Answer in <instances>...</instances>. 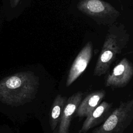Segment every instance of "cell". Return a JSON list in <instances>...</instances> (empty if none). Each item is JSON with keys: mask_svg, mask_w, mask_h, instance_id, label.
<instances>
[{"mask_svg": "<svg viewBox=\"0 0 133 133\" xmlns=\"http://www.w3.org/2000/svg\"><path fill=\"white\" fill-rule=\"evenodd\" d=\"M129 38L130 35L124 24L116 22L109 27L94 70V76H100L110 72L111 65L117 55L126 48Z\"/></svg>", "mask_w": 133, "mask_h": 133, "instance_id": "cell-1", "label": "cell"}, {"mask_svg": "<svg viewBox=\"0 0 133 133\" xmlns=\"http://www.w3.org/2000/svg\"><path fill=\"white\" fill-rule=\"evenodd\" d=\"M77 8L98 25L109 27L116 23L120 16L118 10L103 0H79Z\"/></svg>", "mask_w": 133, "mask_h": 133, "instance_id": "cell-2", "label": "cell"}, {"mask_svg": "<svg viewBox=\"0 0 133 133\" xmlns=\"http://www.w3.org/2000/svg\"><path fill=\"white\" fill-rule=\"evenodd\" d=\"M133 120V99L121 102L107 119L90 133H123Z\"/></svg>", "mask_w": 133, "mask_h": 133, "instance_id": "cell-3", "label": "cell"}, {"mask_svg": "<svg viewBox=\"0 0 133 133\" xmlns=\"http://www.w3.org/2000/svg\"><path fill=\"white\" fill-rule=\"evenodd\" d=\"M38 85V78L31 71L21 72L0 81V93L23 95L31 93Z\"/></svg>", "mask_w": 133, "mask_h": 133, "instance_id": "cell-4", "label": "cell"}, {"mask_svg": "<svg viewBox=\"0 0 133 133\" xmlns=\"http://www.w3.org/2000/svg\"><path fill=\"white\" fill-rule=\"evenodd\" d=\"M105 76V86L112 88H123L131 81L133 76V63L123 58Z\"/></svg>", "mask_w": 133, "mask_h": 133, "instance_id": "cell-5", "label": "cell"}, {"mask_svg": "<svg viewBox=\"0 0 133 133\" xmlns=\"http://www.w3.org/2000/svg\"><path fill=\"white\" fill-rule=\"evenodd\" d=\"M93 54V44L87 42L75 58L68 75L66 86L71 85L85 71Z\"/></svg>", "mask_w": 133, "mask_h": 133, "instance_id": "cell-6", "label": "cell"}, {"mask_svg": "<svg viewBox=\"0 0 133 133\" xmlns=\"http://www.w3.org/2000/svg\"><path fill=\"white\" fill-rule=\"evenodd\" d=\"M112 104L101 102L87 117L78 133H85L92 128L103 123L111 113Z\"/></svg>", "mask_w": 133, "mask_h": 133, "instance_id": "cell-7", "label": "cell"}, {"mask_svg": "<svg viewBox=\"0 0 133 133\" xmlns=\"http://www.w3.org/2000/svg\"><path fill=\"white\" fill-rule=\"evenodd\" d=\"M82 97L83 93L79 91L71 95L66 100L60 118L59 133H69L73 115L76 113Z\"/></svg>", "mask_w": 133, "mask_h": 133, "instance_id": "cell-8", "label": "cell"}, {"mask_svg": "<svg viewBox=\"0 0 133 133\" xmlns=\"http://www.w3.org/2000/svg\"><path fill=\"white\" fill-rule=\"evenodd\" d=\"M105 95L103 89L97 90L89 94L79 103L75 116L79 118L87 117L102 101Z\"/></svg>", "mask_w": 133, "mask_h": 133, "instance_id": "cell-9", "label": "cell"}, {"mask_svg": "<svg viewBox=\"0 0 133 133\" xmlns=\"http://www.w3.org/2000/svg\"><path fill=\"white\" fill-rule=\"evenodd\" d=\"M66 100L65 97H63L61 95H58L56 97L51 112L52 127L54 129L56 127L58 123L60 120Z\"/></svg>", "mask_w": 133, "mask_h": 133, "instance_id": "cell-10", "label": "cell"}, {"mask_svg": "<svg viewBox=\"0 0 133 133\" xmlns=\"http://www.w3.org/2000/svg\"><path fill=\"white\" fill-rule=\"evenodd\" d=\"M20 1L21 0H10V5L11 7H16L19 4Z\"/></svg>", "mask_w": 133, "mask_h": 133, "instance_id": "cell-11", "label": "cell"}]
</instances>
